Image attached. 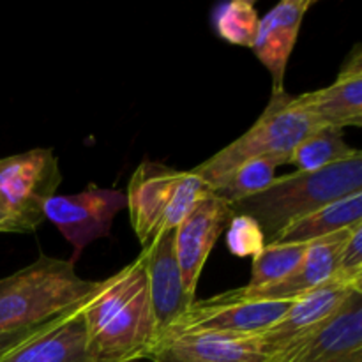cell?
Returning <instances> with one entry per match:
<instances>
[{
  "label": "cell",
  "instance_id": "25",
  "mask_svg": "<svg viewBox=\"0 0 362 362\" xmlns=\"http://www.w3.org/2000/svg\"><path fill=\"white\" fill-rule=\"evenodd\" d=\"M45 324L41 325H34V327H27V329H20V331H13V332H2L0 334V359H2L6 354H9L11 350L16 349L18 345L25 341V339L30 338L34 332H37L39 329L42 327Z\"/></svg>",
  "mask_w": 362,
  "mask_h": 362
},
{
  "label": "cell",
  "instance_id": "2",
  "mask_svg": "<svg viewBox=\"0 0 362 362\" xmlns=\"http://www.w3.org/2000/svg\"><path fill=\"white\" fill-rule=\"evenodd\" d=\"M362 193V152L315 172L276 177L264 191L232 204L233 214L250 216L260 225L265 243L303 216L336 200Z\"/></svg>",
  "mask_w": 362,
  "mask_h": 362
},
{
  "label": "cell",
  "instance_id": "9",
  "mask_svg": "<svg viewBox=\"0 0 362 362\" xmlns=\"http://www.w3.org/2000/svg\"><path fill=\"white\" fill-rule=\"evenodd\" d=\"M292 303H255L232 300L223 293L205 300H194L193 306L179 318L166 334L172 332H214L228 336H258L278 322ZM165 334V336H166Z\"/></svg>",
  "mask_w": 362,
  "mask_h": 362
},
{
  "label": "cell",
  "instance_id": "12",
  "mask_svg": "<svg viewBox=\"0 0 362 362\" xmlns=\"http://www.w3.org/2000/svg\"><path fill=\"white\" fill-rule=\"evenodd\" d=\"M350 228L310 243L300 264L279 281L257 286V288L240 286V288L223 292V296L232 300H255V303H278V300L293 303L300 299L308 292L318 288L332 278L339 250L345 244Z\"/></svg>",
  "mask_w": 362,
  "mask_h": 362
},
{
  "label": "cell",
  "instance_id": "4",
  "mask_svg": "<svg viewBox=\"0 0 362 362\" xmlns=\"http://www.w3.org/2000/svg\"><path fill=\"white\" fill-rule=\"evenodd\" d=\"M320 129L318 122L303 98L286 90H272L271 99L257 122L237 140L193 168V172L211 187L218 191L226 182L237 166L255 158L288 159L290 152L313 131Z\"/></svg>",
  "mask_w": 362,
  "mask_h": 362
},
{
  "label": "cell",
  "instance_id": "10",
  "mask_svg": "<svg viewBox=\"0 0 362 362\" xmlns=\"http://www.w3.org/2000/svg\"><path fill=\"white\" fill-rule=\"evenodd\" d=\"M265 362H362V293H354L331 320Z\"/></svg>",
  "mask_w": 362,
  "mask_h": 362
},
{
  "label": "cell",
  "instance_id": "11",
  "mask_svg": "<svg viewBox=\"0 0 362 362\" xmlns=\"http://www.w3.org/2000/svg\"><path fill=\"white\" fill-rule=\"evenodd\" d=\"M138 258L144 264L156 339L159 341L194 303L184 290L180 278L173 250V230L161 233L151 244L141 247Z\"/></svg>",
  "mask_w": 362,
  "mask_h": 362
},
{
  "label": "cell",
  "instance_id": "17",
  "mask_svg": "<svg viewBox=\"0 0 362 362\" xmlns=\"http://www.w3.org/2000/svg\"><path fill=\"white\" fill-rule=\"evenodd\" d=\"M320 127H362V52L356 45L331 85L300 94Z\"/></svg>",
  "mask_w": 362,
  "mask_h": 362
},
{
  "label": "cell",
  "instance_id": "22",
  "mask_svg": "<svg viewBox=\"0 0 362 362\" xmlns=\"http://www.w3.org/2000/svg\"><path fill=\"white\" fill-rule=\"evenodd\" d=\"M285 165L278 158H255L237 166L235 172L226 179V182L214 191L226 204H235L247 197L264 191L276 179V168Z\"/></svg>",
  "mask_w": 362,
  "mask_h": 362
},
{
  "label": "cell",
  "instance_id": "15",
  "mask_svg": "<svg viewBox=\"0 0 362 362\" xmlns=\"http://www.w3.org/2000/svg\"><path fill=\"white\" fill-rule=\"evenodd\" d=\"M83 304L85 300L46 322L0 362H95L81 315Z\"/></svg>",
  "mask_w": 362,
  "mask_h": 362
},
{
  "label": "cell",
  "instance_id": "16",
  "mask_svg": "<svg viewBox=\"0 0 362 362\" xmlns=\"http://www.w3.org/2000/svg\"><path fill=\"white\" fill-rule=\"evenodd\" d=\"M315 0H283L258 21L253 49L258 62L271 73L272 90H285L288 60L296 48L300 25Z\"/></svg>",
  "mask_w": 362,
  "mask_h": 362
},
{
  "label": "cell",
  "instance_id": "13",
  "mask_svg": "<svg viewBox=\"0 0 362 362\" xmlns=\"http://www.w3.org/2000/svg\"><path fill=\"white\" fill-rule=\"evenodd\" d=\"M354 293L362 292L341 285L334 279H329L318 288L293 300L278 322H274L265 332L258 334V339L267 356L271 357L272 354L286 349L293 341L322 327L345 306V303Z\"/></svg>",
  "mask_w": 362,
  "mask_h": 362
},
{
  "label": "cell",
  "instance_id": "18",
  "mask_svg": "<svg viewBox=\"0 0 362 362\" xmlns=\"http://www.w3.org/2000/svg\"><path fill=\"white\" fill-rule=\"evenodd\" d=\"M362 223V193L324 205L283 228L271 243H313ZM267 243V244H271Z\"/></svg>",
  "mask_w": 362,
  "mask_h": 362
},
{
  "label": "cell",
  "instance_id": "23",
  "mask_svg": "<svg viewBox=\"0 0 362 362\" xmlns=\"http://www.w3.org/2000/svg\"><path fill=\"white\" fill-rule=\"evenodd\" d=\"M331 279L362 292V223L350 228L349 237L339 250Z\"/></svg>",
  "mask_w": 362,
  "mask_h": 362
},
{
  "label": "cell",
  "instance_id": "1",
  "mask_svg": "<svg viewBox=\"0 0 362 362\" xmlns=\"http://www.w3.org/2000/svg\"><path fill=\"white\" fill-rule=\"evenodd\" d=\"M81 315L95 362H147L158 339L140 258L99 279Z\"/></svg>",
  "mask_w": 362,
  "mask_h": 362
},
{
  "label": "cell",
  "instance_id": "8",
  "mask_svg": "<svg viewBox=\"0 0 362 362\" xmlns=\"http://www.w3.org/2000/svg\"><path fill=\"white\" fill-rule=\"evenodd\" d=\"M233 212L230 204L214 191L205 193L193 205L180 225L173 230V250L179 264L184 290L197 300V288L204 272L205 262L214 250L216 243L228 226Z\"/></svg>",
  "mask_w": 362,
  "mask_h": 362
},
{
  "label": "cell",
  "instance_id": "26",
  "mask_svg": "<svg viewBox=\"0 0 362 362\" xmlns=\"http://www.w3.org/2000/svg\"><path fill=\"white\" fill-rule=\"evenodd\" d=\"M0 233H16L14 226L4 216H0Z\"/></svg>",
  "mask_w": 362,
  "mask_h": 362
},
{
  "label": "cell",
  "instance_id": "14",
  "mask_svg": "<svg viewBox=\"0 0 362 362\" xmlns=\"http://www.w3.org/2000/svg\"><path fill=\"white\" fill-rule=\"evenodd\" d=\"M258 336L172 332L156 343L147 362H265Z\"/></svg>",
  "mask_w": 362,
  "mask_h": 362
},
{
  "label": "cell",
  "instance_id": "7",
  "mask_svg": "<svg viewBox=\"0 0 362 362\" xmlns=\"http://www.w3.org/2000/svg\"><path fill=\"white\" fill-rule=\"evenodd\" d=\"M122 209H126V193L90 184L76 194H53L42 205V214L73 246L74 264L88 244L110 235L113 219Z\"/></svg>",
  "mask_w": 362,
  "mask_h": 362
},
{
  "label": "cell",
  "instance_id": "3",
  "mask_svg": "<svg viewBox=\"0 0 362 362\" xmlns=\"http://www.w3.org/2000/svg\"><path fill=\"white\" fill-rule=\"evenodd\" d=\"M98 285L99 281L80 278L71 260L41 255L0 279V334L53 320L87 300Z\"/></svg>",
  "mask_w": 362,
  "mask_h": 362
},
{
  "label": "cell",
  "instance_id": "24",
  "mask_svg": "<svg viewBox=\"0 0 362 362\" xmlns=\"http://www.w3.org/2000/svg\"><path fill=\"white\" fill-rule=\"evenodd\" d=\"M265 235L260 225L250 216L233 214L226 232V247L237 258L257 257L265 246Z\"/></svg>",
  "mask_w": 362,
  "mask_h": 362
},
{
  "label": "cell",
  "instance_id": "21",
  "mask_svg": "<svg viewBox=\"0 0 362 362\" xmlns=\"http://www.w3.org/2000/svg\"><path fill=\"white\" fill-rule=\"evenodd\" d=\"M310 243H271L265 244L264 250L253 257L251 264V278L246 286L271 285L288 276L306 255Z\"/></svg>",
  "mask_w": 362,
  "mask_h": 362
},
{
  "label": "cell",
  "instance_id": "19",
  "mask_svg": "<svg viewBox=\"0 0 362 362\" xmlns=\"http://www.w3.org/2000/svg\"><path fill=\"white\" fill-rule=\"evenodd\" d=\"M357 148L350 147L343 138V131L332 127H320L308 134L292 152L286 165L296 166V172H315L341 159L350 158Z\"/></svg>",
  "mask_w": 362,
  "mask_h": 362
},
{
  "label": "cell",
  "instance_id": "20",
  "mask_svg": "<svg viewBox=\"0 0 362 362\" xmlns=\"http://www.w3.org/2000/svg\"><path fill=\"white\" fill-rule=\"evenodd\" d=\"M258 14L251 0H230L221 2L212 11V27L216 35L233 46L251 48L257 37Z\"/></svg>",
  "mask_w": 362,
  "mask_h": 362
},
{
  "label": "cell",
  "instance_id": "6",
  "mask_svg": "<svg viewBox=\"0 0 362 362\" xmlns=\"http://www.w3.org/2000/svg\"><path fill=\"white\" fill-rule=\"evenodd\" d=\"M62 172L52 148H32L0 159V216L16 233L34 232L42 221V205L57 194Z\"/></svg>",
  "mask_w": 362,
  "mask_h": 362
},
{
  "label": "cell",
  "instance_id": "5",
  "mask_svg": "<svg viewBox=\"0 0 362 362\" xmlns=\"http://www.w3.org/2000/svg\"><path fill=\"white\" fill-rule=\"evenodd\" d=\"M211 187L193 170H175L158 161L140 163L126 191L131 226L141 247L180 225Z\"/></svg>",
  "mask_w": 362,
  "mask_h": 362
}]
</instances>
